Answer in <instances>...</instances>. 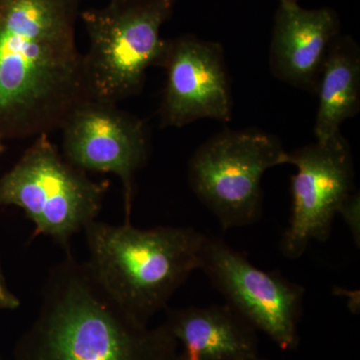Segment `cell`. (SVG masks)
Segmentation results:
<instances>
[{
	"label": "cell",
	"instance_id": "6da1fadb",
	"mask_svg": "<svg viewBox=\"0 0 360 360\" xmlns=\"http://www.w3.org/2000/svg\"><path fill=\"white\" fill-rule=\"evenodd\" d=\"M80 0H0V141L49 134L89 99Z\"/></svg>",
	"mask_w": 360,
	"mask_h": 360
},
{
	"label": "cell",
	"instance_id": "7a4b0ae2",
	"mask_svg": "<svg viewBox=\"0 0 360 360\" xmlns=\"http://www.w3.org/2000/svg\"><path fill=\"white\" fill-rule=\"evenodd\" d=\"M179 343L122 309L72 253L47 274L39 314L16 341L13 360H175Z\"/></svg>",
	"mask_w": 360,
	"mask_h": 360
},
{
	"label": "cell",
	"instance_id": "3957f363",
	"mask_svg": "<svg viewBox=\"0 0 360 360\" xmlns=\"http://www.w3.org/2000/svg\"><path fill=\"white\" fill-rule=\"evenodd\" d=\"M85 260L105 290L141 323L167 309L174 293L200 269L207 236L193 227L137 229L90 222L84 229Z\"/></svg>",
	"mask_w": 360,
	"mask_h": 360
},
{
	"label": "cell",
	"instance_id": "277c9868",
	"mask_svg": "<svg viewBox=\"0 0 360 360\" xmlns=\"http://www.w3.org/2000/svg\"><path fill=\"white\" fill-rule=\"evenodd\" d=\"M176 0H110L82 13L89 49L82 56L90 98L117 104L141 94L146 71L167 44L160 35Z\"/></svg>",
	"mask_w": 360,
	"mask_h": 360
},
{
	"label": "cell",
	"instance_id": "5b68a950",
	"mask_svg": "<svg viewBox=\"0 0 360 360\" xmlns=\"http://www.w3.org/2000/svg\"><path fill=\"white\" fill-rule=\"evenodd\" d=\"M108 187V180L89 179L58 153L49 134H41L0 177V208H20L35 234L68 252L73 236L98 217Z\"/></svg>",
	"mask_w": 360,
	"mask_h": 360
},
{
	"label": "cell",
	"instance_id": "8992f818",
	"mask_svg": "<svg viewBox=\"0 0 360 360\" xmlns=\"http://www.w3.org/2000/svg\"><path fill=\"white\" fill-rule=\"evenodd\" d=\"M288 163L290 153L274 135L252 129L225 130L194 153L189 186L224 231L238 229L262 217L265 172Z\"/></svg>",
	"mask_w": 360,
	"mask_h": 360
},
{
	"label": "cell",
	"instance_id": "52a82bcc",
	"mask_svg": "<svg viewBox=\"0 0 360 360\" xmlns=\"http://www.w3.org/2000/svg\"><path fill=\"white\" fill-rule=\"evenodd\" d=\"M226 304L284 350L300 345L305 290L277 271L255 266L220 238H206L200 269Z\"/></svg>",
	"mask_w": 360,
	"mask_h": 360
},
{
	"label": "cell",
	"instance_id": "ba28073f",
	"mask_svg": "<svg viewBox=\"0 0 360 360\" xmlns=\"http://www.w3.org/2000/svg\"><path fill=\"white\" fill-rule=\"evenodd\" d=\"M290 165L296 167L291 179L292 206L279 250L284 257L297 259L312 240L330 238L341 205L354 191V165L341 131L323 143L296 149L290 153Z\"/></svg>",
	"mask_w": 360,
	"mask_h": 360
},
{
	"label": "cell",
	"instance_id": "9c48e42d",
	"mask_svg": "<svg viewBox=\"0 0 360 360\" xmlns=\"http://www.w3.org/2000/svg\"><path fill=\"white\" fill-rule=\"evenodd\" d=\"M63 155L85 172L112 174L123 188L125 219L130 220L134 179L149 155L144 123L117 104L89 98L77 106L60 129Z\"/></svg>",
	"mask_w": 360,
	"mask_h": 360
},
{
	"label": "cell",
	"instance_id": "30bf717a",
	"mask_svg": "<svg viewBox=\"0 0 360 360\" xmlns=\"http://www.w3.org/2000/svg\"><path fill=\"white\" fill-rule=\"evenodd\" d=\"M158 66L167 73L160 108L163 127H184L203 118L231 120V87L221 45L191 35L167 40Z\"/></svg>",
	"mask_w": 360,
	"mask_h": 360
},
{
	"label": "cell",
	"instance_id": "8fae6325",
	"mask_svg": "<svg viewBox=\"0 0 360 360\" xmlns=\"http://www.w3.org/2000/svg\"><path fill=\"white\" fill-rule=\"evenodd\" d=\"M340 23L331 9H305L281 4L269 49L274 77L297 89L316 92L329 46Z\"/></svg>",
	"mask_w": 360,
	"mask_h": 360
},
{
	"label": "cell",
	"instance_id": "7c38bea8",
	"mask_svg": "<svg viewBox=\"0 0 360 360\" xmlns=\"http://www.w3.org/2000/svg\"><path fill=\"white\" fill-rule=\"evenodd\" d=\"M163 326L181 360H250L259 356L258 331L229 304L165 309Z\"/></svg>",
	"mask_w": 360,
	"mask_h": 360
},
{
	"label": "cell",
	"instance_id": "4fadbf2b",
	"mask_svg": "<svg viewBox=\"0 0 360 360\" xmlns=\"http://www.w3.org/2000/svg\"><path fill=\"white\" fill-rule=\"evenodd\" d=\"M319 96L315 118L316 142L340 134L345 120L360 108V52L354 40L338 35L329 46L316 89Z\"/></svg>",
	"mask_w": 360,
	"mask_h": 360
},
{
	"label": "cell",
	"instance_id": "5bb4252c",
	"mask_svg": "<svg viewBox=\"0 0 360 360\" xmlns=\"http://www.w3.org/2000/svg\"><path fill=\"white\" fill-rule=\"evenodd\" d=\"M338 214L345 220L357 248L360 246V198L359 193L354 191L340 208Z\"/></svg>",
	"mask_w": 360,
	"mask_h": 360
},
{
	"label": "cell",
	"instance_id": "9a60e30c",
	"mask_svg": "<svg viewBox=\"0 0 360 360\" xmlns=\"http://www.w3.org/2000/svg\"><path fill=\"white\" fill-rule=\"evenodd\" d=\"M20 298L11 290L7 283L6 274L2 269L1 259H0V311L20 309Z\"/></svg>",
	"mask_w": 360,
	"mask_h": 360
},
{
	"label": "cell",
	"instance_id": "2e32d148",
	"mask_svg": "<svg viewBox=\"0 0 360 360\" xmlns=\"http://www.w3.org/2000/svg\"><path fill=\"white\" fill-rule=\"evenodd\" d=\"M281 4H297V0H279Z\"/></svg>",
	"mask_w": 360,
	"mask_h": 360
},
{
	"label": "cell",
	"instance_id": "e0dca14e",
	"mask_svg": "<svg viewBox=\"0 0 360 360\" xmlns=\"http://www.w3.org/2000/svg\"><path fill=\"white\" fill-rule=\"evenodd\" d=\"M6 146H4V141H0V155L4 153Z\"/></svg>",
	"mask_w": 360,
	"mask_h": 360
},
{
	"label": "cell",
	"instance_id": "ac0fdd59",
	"mask_svg": "<svg viewBox=\"0 0 360 360\" xmlns=\"http://www.w3.org/2000/svg\"><path fill=\"white\" fill-rule=\"evenodd\" d=\"M250 360H269V359H262V357H260V356H257V357H255V359H252Z\"/></svg>",
	"mask_w": 360,
	"mask_h": 360
},
{
	"label": "cell",
	"instance_id": "d6986e66",
	"mask_svg": "<svg viewBox=\"0 0 360 360\" xmlns=\"http://www.w3.org/2000/svg\"><path fill=\"white\" fill-rule=\"evenodd\" d=\"M175 360H181V359H180L179 354L177 355V357H176V359H175Z\"/></svg>",
	"mask_w": 360,
	"mask_h": 360
},
{
	"label": "cell",
	"instance_id": "ffe728a7",
	"mask_svg": "<svg viewBox=\"0 0 360 360\" xmlns=\"http://www.w3.org/2000/svg\"><path fill=\"white\" fill-rule=\"evenodd\" d=\"M0 360H2V359H1V357H0Z\"/></svg>",
	"mask_w": 360,
	"mask_h": 360
}]
</instances>
